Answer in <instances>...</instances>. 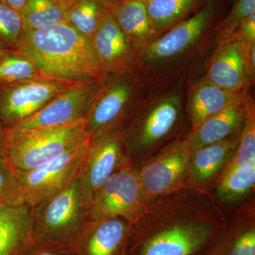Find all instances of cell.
I'll use <instances>...</instances> for the list:
<instances>
[{
	"mask_svg": "<svg viewBox=\"0 0 255 255\" xmlns=\"http://www.w3.org/2000/svg\"><path fill=\"white\" fill-rule=\"evenodd\" d=\"M128 162H130L124 146L123 127L90 142L78 177L90 201L111 175Z\"/></svg>",
	"mask_w": 255,
	"mask_h": 255,
	"instance_id": "4fadbf2b",
	"label": "cell"
},
{
	"mask_svg": "<svg viewBox=\"0 0 255 255\" xmlns=\"http://www.w3.org/2000/svg\"><path fill=\"white\" fill-rule=\"evenodd\" d=\"M0 1L19 13L22 9L26 0H0Z\"/></svg>",
	"mask_w": 255,
	"mask_h": 255,
	"instance_id": "d590c367",
	"label": "cell"
},
{
	"mask_svg": "<svg viewBox=\"0 0 255 255\" xmlns=\"http://www.w3.org/2000/svg\"><path fill=\"white\" fill-rule=\"evenodd\" d=\"M146 201L136 166L128 162L112 174L92 196L90 219L121 217L130 223Z\"/></svg>",
	"mask_w": 255,
	"mask_h": 255,
	"instance_id": "30bf717a",
	"label": "cell"
},
{
	"mask_svg": "<svg viewBox=\"0 0 255 255\" xmlns=\"http://www.w3.org/2000/svg\"><path fill=\"white\" fill-rule=\"evenodd\" d=\"M138 73L130 69L100 85L85 117V132L90 142L124 124L141 90Z\"/></svg>",
	"mask_w": 255,
	"mask_h": 255,
	"instance_id": "5b68a950",
	"label": "cell"
},
{
	"mask_svg": "<svg viewBox=\"0 0 255 255\" xmlns=\"http://www.w3.org/2000/svg\"><path fill=\"white\" fill-rule=\"evenodd\" d=\"M67 10L58 0H26L19 12L23 31L65 22Z\"/></svg>",
	"mask_w": 255,
	"mask_h": 255,
	"instance_id": "d4e9b609",
	"label": "cell"
},
{
	"mask_svg": "<svg viewBox=\"0 0 255 255\" xmlns=\"http://www.w3.org/2000/svg\"><path fill=\"white\" fill-rule=\"evenodd\" d=\"M60 3L66 6L67 7H69L70 5L74 4V3L76 2L78 0H58Z\"/></svg>",
	"mask_w": 255,
	"mask_h": 255,
	"instance_id": "74e56055",
	"label": "cell"
},
{
	"mask_svg": "<svg viewBox=\"0 0 255 255\" xmlns=\"http://www.w3.org/2000/svg\"><path fill=\"white\" fill-rule=\"evenodd\" d=\"M255 162V105L247 94V116L236 152L226 168L240 167Z\"/></svg>",
	"mask_w": 255,
	"mask_h": 255,
	"instance_id": "83f0119b",
	"label": "cell"
},
{
	"mask_svg": "<svg viewBox=\"0 0 255 255\" xmlns=\"http://www.w3.org/2000/svg\"><path fill=\"white\" fill-rule=\"evenodd\" d=\"M204 78L228 91L249 90L253 83L247 64L246 44L233 39L218 44Z\"/></svg>",
	"mask_w": 255,
	"mask_h": 255,
	"instance_id": "2e32d148",
	"label": "cell"
},
{
	"mask_svg": "<svg viewBox=\"0 0 255 255\" xmlns=\"http://www.w3.org/2000/svg\"><path fill=\"white\" fill-rule=\"evenodd\" d=\"M33 246L32 206L0 204V255H23Z\"/></svg>",
	"mask_w": 255,
	"mask_h": 255,
	"instance_id": "d6986e66",
	"label": "cell"
},
{
	"mask_svg": "<svg viewBox=\"0 0 255 255\" xmlns=\"http://www.w3.org/2000/svg\"><path fill=\"white\" fill-rule=\"evenodd\" d=\"M128 227L121 217L90 220L72 251L74 255H123Z\"/></svg>",
	"mask_w": 255,
	"mask_h": 255,
	"instance_id": "ac0fdd59",
	"label": "cell"
},
{
	"mask_svg": "<svg viewBox=\"0 0 255 255\" xmlns=\"http://www.w3.org/2000/svg\"><path fill=\"white\" fill-rule=\"evenodd\" d=\"M90 141L28 171L15 170L23 201L33 206L68 186L79 172Z\"/></svg>",
	"mask_w": 255,
	"mask_h": 255,
	"instance_id": "8fae6325",
	"label": "cell"
},
{
	"mask_svg": "<svg viewBox=\"0 0 255 255\" xmlns=\"http://www.w3.org/2000/svg\"><path fill=\"white\" fill-rule=\"evenodd\" d=\"M255 187V162L226 168L214 186V195L223 207L241 205Z\"/></svg>",
	"mask_w": 255,
	"mask_h": 255,
	"instance_id": "603a6c76",
	"label": "cell"
},
{
	"mask_svg": "<svg viewBox=\"0 0 255 255\" xmlns=\"http://www.w3.org/2000/svg\"><path fill=\"white\" fill-rule=\"evenodd\" d=\"M197 255H207V253H206V251L205 252H204V253H200V254H199Z\"/></svg>",
	"mask_w": 255,
	"mask_h": 255,
	"instance_id": "ab89813d",
	"label": "cell"
},
{
	"mask_svg": "<svg viewBox=\"0 0 255 255\" xmlns=\"http://www.w3.org/2000/svg\"><path fill=\"white\" fill-rule=\"evenodd\" d=\"M223 0H206L202 6L157 37L139 52L137 61L144 65H155L180 56L198 43L216 22Z\"/></svg>",
	"mask_w": 255,
	"mask_h": 255,
	"instance_id": "ba28073f",
	"label": "cell"
},
{
	"mask_svg": "<svg viewBox=\"0 0 255 255\" xmlns=\"http://www.w3.org/2000/svg\"><path fill=\"white\" fill-rule=\"evenodd\" d=\"M106 4L113 5L121 4V3L125 2L128 0H105Z\"/></svg>",
	"mask_w": 255,
	"mask_h": 255,
	"instance_id": "8d00e7d4",
	"label": "cell"
},
{
	"mask_svg": "<svg viewBox=\"0 0 255 255\" xmlns=\"http://www.w3.org/2000/svg\"><path fill=\"white\" fill-rule=\"evenodd\" d=\"M247 64L251 81L254 83L255 75V43L246 45Z\"/></svg>",
	"mask_w": 255,
	"mask_h": 255,
	"instance_id": "836d02e7",
	"label": "cell"
},
{
	"mask_svg": "<svg viewBox=\"0 0 255 255\" xmlns=\"http://www.w3.org/2000/svg\"><path fill=\"white\" fill-rule=\"evenodd\" d=\"M23 255H74V253L68 250L33 246Z\"/></svg>",
	"mask_w": 255,
	"mask_h": 255,
	"instance_id": "d6a6232c",
	"label": "cell"
},
{
	"mask_svg": "<svg viewBox=\"0 0 255 255\" xmlns=\"http://www.w3.org/2000/svg\"><path fill=\"white\" fill-rule=\"evenodd\" d=\"M248 90H244L223 110L189 130L185 137L191 150L221 141L242 131L246 119Z\"/></svg>",
	"mask_w": 255,
	"mask_h": 255,
	"instance_id": "e0dca14e",
	"label": "cell"
},
{
	"mask_svg": "<svg viewBox=\"0 0 255 255\" xmlns=\"http://www.w3.org/2000/svg\"><path fill=\"white\" fill-rule=\"evenodd\" d=\"M21 201V189L14 169L5 158L0 159V204Z\"/></svg>",
	"mask_w": 255,
	"mask_h": 255,
	"instance_id": "4dcf8cb0",
	"label": "cell"
},
{
	"mask_svg": "<svg viewBox=\"0 0 255 255\" xmlns=\"http://www.w3.org/2000/svg\"><path fill=\"white\" fill-rule=\"evenodd\" d=\"M6 151L4 127L0 124V159L4 158Z\"/></svg>",
	"mask_w": 255,
	"mask_h": 255,
	"instance_id": "e575fe53",
	"label": "cell"
},
{
	"mask_svg": "<svg viewBox=\"0 0 255 255\" xmlns=\"http://www.w3.org/2000/svg\"><path fill=\"white\" fill-rule=\"evenodd\" d=\"M76 83L38 79L0 87V124L7 128L24 120Z\"/></svg>",
	"mask_w": 255,
	"mask_h": 255,
	"instance_id": "7c38bea8",
	"label": "cell"
},
{
	"mask_svg": "<svg viewBox=\"0 0 255 255\" xmlns=\"http://www.w3.org/2000/svg\"><path fill=\"white\" fill-rule=\"evenodd\" d=\"M182 97L169 92L138 101L123 127L129 161L137 164L182 135Z\"/></svg>",
	"mask_w": 255,
	"mask_h": 255,
	"instance_id": "3957f363",
	"label": "cell"
},
{
	"mask_svg": "<svg viewBox=\"0 0 255 255\" xmlns=\"http://www.w3.org/2000/svg\"><path fill=\"white\" fill-rule=\"evenodd\" d=\"M106 6L137 54L159 37L152 27L144 0H128Z\"/></svg>",
	"mask_w": 255,
	"mask_h": 255,
	"instance_id": "44dd1931",
	"label": "cell"
},
{
	"mask_svg": "<svg viewBox=\"0 0 255 255\" xmlns=\"http://www.w3.org/2000/svg\"><path fill=\"white\" fill-rule=\"evenodd\" d=\"M23 32L19 13L0 1V43L16 48Z\"/></svg>",
	"mask_w": 255,
	"mask_h": 255,
	"instance_id": "f546056e",
	"label": "cell"
},
{
	"mask_svg": "<svg viewBox=\"0 0 255 255\" xmlns=\"http://www.w3.org/2000/svg\"><path fill=\"white\" fill-rule=\"evenodd\" d=\"M226 224L211 191L184 186L146 201L129 223L123 255H197L221 238Z\"/></svg>",
	"mask_w": 255,
	"mask_h": 255,
	"instance_id": "6da1fadb",
	"label": "cell"
},
{
	"mask_svg": "<svg viewBox=\"0 0 255 255\" xmlns=\"http://www.w3.org/2000/svg\"><path fill=\"white\" fill-rule=\"evenodd\" d=\"M90 141L85 119L26 134L7 146L4 158L15 170L28 171Z\"/></svg>",
	"mask_w": 255,
	"mask_h": 255,
	"instance_id": "8992f818",
	"label": "cell"
},
{
	"mask_svg": "<svg viewBox=\"0 0 255 255\" xmlns=\"http://www.w3.org/2000/svg\"><path fill=\"white\" fill-rule=\"evenodd\" d=\"M105 7V0H78L68 8L65 22L91 41Z\"/></svg>",
	"mask_w": 255,
	"mask_h": 255,
	"instance_id": "484cf974",
	"label": "cell"
},
{
	"mask_svg": "<svg viewBox=\"0 0 255 255\" xmlns=\"http://www.w3.org/2000/svg\"><path fill=\"white\" fill-rule=\"evenodd\" d=\"M241 134L191 151L184 186L211 191L234 155Z\"/></svg>",
	"mask_w": 255,
	"mask_h": 255,
	"instance_id": "9a60e30c",
	"label": "cell"
},
{
	"mask_svg": "<svg viewBox=\"0 0 255 255\" xmlns=\"http://www.w3.org/2000/svg\"><path fill=\"white\" fill-rule=\"evenodd\" d=\"M94 52L102 72L118 75L133 68L137 53L107 6L91 40Z\"/></svg>",
	"mask_w": 255,
	"mask_h": 255,
	"instance_id": "5bb4252c",
	"label": "cell"
},
{
	"mask_svg": "<svg viewBox=\"0 0 255 255\" xmlns=\"http://www.w3.org/2000/svg\"><path fill=\"white\" fill-rule=\"evenodd\" d=\"M101 81L78 82L24 120L4 128L6 148L29 132L68 125L85 119Z\"/></svg>",
	"mask_w": 255,
	"mask_h": 255,
	"instance_id": "52a82bcc",
	"label": "cell"
},
{
	"mask_svg": "<svg viewBox=\"0 0 255 255\" xmlns=\"http://www.w3.org/2000/svg\"><path fill=\"white\" fill-rule=\"evenodd\" d=\"M90 204L78 175L32 206L33 246L72 251L90 220Z\"/></svg>",
	"mask_w": 255,
	"mask_h": 255,
	"instance_id": "277c9868",
	"label": "cell"
},
{
	"mask_svg": "<svg viewBox=\"0 0 255 255\" xmlns=\"http://www.w3.org/2000/svg\"><path fill=\"white\" fill-rule=\"evenodd\" d=\"M206 0H144L152 27L159 36L198 11Z\"/></svg>",
	"mask_w": 255,
	"mask_h": 255,
	"instance_id": "cb8c5ba5",
	"label": "cell"
},
{
	"mask_svg": "<svg viewBox=\"0 0 255 255\" xmlns=\"http://www.w3.org/2000/svg\"><path fill=\"white\" fill-rule=\"evenodd\" d=\"M7 52L8 50L5 49L4 46H2V44L0 43V59H1V58H2V57L4 56Z\"/></svg>",
	"mask_w": 255,
	"mask_h": 255,
	"instance_id": "f35d334b",
	"label": "cell"
},
{
	"mask_svg": "<svg viewBox=\"0 0 255 255\" xmlns=\"http://www.w3.org/2000/svg\"><path fill=\"white\" fill-rule=\"evenodd\" d=\"M228 39L243 42L246 45L255 43V11L241 21Z\"/></svg>",
	"mask_w": 255,
	"mask_h": 255,
	"instance_id": "1f68e13d",
	"label": "cell"
},
{
	"mask_svg": "<svg viewBox=\"0 0 255 255\" xmlns=\"http://www.w3.org/2000/svg\"><path fill=\"white\" fill-rule=\"evenodd\" d=\"M191 151L184 135L135 164L146 200L184 187Z\"/></svg>",
	"mask_w": 255,
	"mask_h": 255,
	"instance_id": "9c48e42d",
	"label": "cell"
},
{
	"mask_svg": "<svg viewBox=\"0 0 255 255\" xmlns=\"http://www.w3.org/2000/svg\"><path fill=\"white\" fill-rule=\"evenodd\" d=\"M243 91L236 92L223 90L204 77L196 82L189 89L186 108L190 130L223 110Z\"/></svg>",
	"mask_w": 255,
	"mask_h": 255,
	"instance_id": "7402d4cb",
	"label": "cell"
},
{
	"mask_svg": "<svg viewBox=\"0 0 255 255\" xmlns=\"http://www.w3.org/2000/svg\"><path fill=\"white\" fill-rule=\"evenodd\" d=\"M45 79L30 60L13 52L0 59V87Z\"/></svg>",
	"mask_w": 255,
	"mask_h": 255,
	"instance_id": "4316f807",
	"label": "cell"
},
{
	"mask_svg": "<svg viewBox=\"0 0 255 255\" xmlns=\"http://www.w3.org/2000/svg\"><path fill=\"white\" fill-rule=\"evenodd\" d=\"M16 49L45 79L81 82L106 78L91 41L66 22L23 31Z\"/></svg>",
	"mask_w": 255,
	"mask_h": 255,
	"instance_id": "7a4b0ae2",
	"label": "cell"
},
{
	"mask_svg": "<svg viewBox=\"0 0 255 255\" xmlns=\"http://www.w3.org/2000/svg\"><path fill=\"white\" fill-rule=\"evenodd\" d=\"M255 11V0H234L229 14L216 27L217 45L230 38L240 23Z\"/></svg>",
	"mask_w": 255,
	"mask_h": 255,
	"instance_id": "f1b7e54d",
	"label": "cell"
},
{
	"mask_svg": "<svg viewBox=\"0 0 255 255\" xmlns=\"http://www.w3.org/2000/svg\"><path fill=\"white\" fill-rule=\"evenodd\" d=\"M237 207L207 255H255V199Z\"/></svg>",
	"mask_w": 255,
	"mask_h": 255,
	"instance_id": "ffe728a7",
	"label": "cell"
}]
</instances>
